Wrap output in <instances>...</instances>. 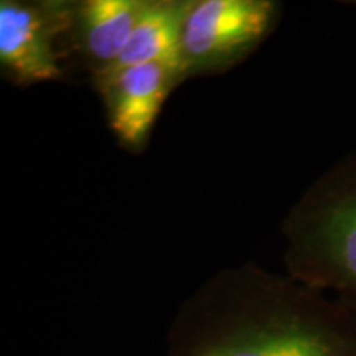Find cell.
Returning <instances> with one entry per match:
<instances>
[{
    "mask_svg": "<svg viewBox=\"0 0 356 356\" xmlns=\"http://www.w3.org/2000/svg\"><path fill=\"white\" fill-rule=\"evenodd\" d=\"M282 236L286 273L356 310V150L307 186Z\"/></svg>",
    "mask_w": 356,
    "mask_h": 356,
    "instance_id": "cell-2",
    "label": "cell"
},
{
    "mask_svg": "<svg viewBox=\"0 0 356 356\" xmlns=\"http://www.w3.org/2000/svg\"><path fill=\"white\" fill-rule=\"evenodd\" d=\"M191 3L193 0H145L126 48L111 70L144 63L180 66L181 30Z\"/></svg>",
    "mask_w": 356,
    "mask_h": 356,
    "instance_id": "cell-7",
    "label": "cell"
},
{
    "mask_svg": "<svg viewBox=\"0 0 356 356\" xmlns=\"http://www.w3.org/2000/svg\"><path fill=\"white\" fill-rule=\"evenodd\" d=\"M181 84L177 63L124 66L92 79L109 131L129 154L144 152L168 96Z\"/></svg>",
    "mask_w": 356,
    "mask_h": 356,
    "instance_id": "cell-5",
    "label": "cell"
},
{
    "mask_svg": "<svg viewBox=\"0 0 356 356\" xmlns=\"http://www.w3.org/2000/svg\"><path fill=\"white\" fill-rule=\"evenodd\" d=\"M280 10L274 0H193L178 55L184 83L243 63L273 35Z\"/></svg>",
    "mask_w": 356,
    "mask_h": 356,
    "instance_id": "cell-3",
    "label": "cell"
},
{
    "mask_svg": "<svg viewBox=\"0 0 356 356\" xmlns=\"http://www.w3.org/2000/svg\"><path fill=\"white\" fill-rule=\"evenodd\" d=\"M167 356H356V310L287 273L226 267L178 307Z\"/></svg>",
    "mask_w": 356,
    "mask_h": 356,
    "instance_id": "cell-1",
    "label": "cell"
},
{
    "mask_svg": "<svg viewBox=\"0 0 356 356\" xmlns=\"http://www.w3.org/2000/svg\"><path fill=\"white\" fill-rule=\"evenodd\" d=\"M145 0H81L74 2L71 42L91 79L118 63Z\"/></svg>",
    "mask_w": 356,
    "mask_h": 356,
    "instance_id": "cell-6",
    "label": "cell"
},
{
    "mask_svg": "<svg viewBox=\"0 0 356 356\" xmlns=\"http://www.w3.org/2000/svg\"><path fill=\"white\" fill-rule=\"evenodd\" d=\"M74 2L2 0L0 2V70L20 88L60 81L63 61L73 50Z\"/></svg>",
    "mask_w": 356,
    "mask_h": 356,
    "instance_id": "cell-4",
    "label": "cell"
}]
</instances>
